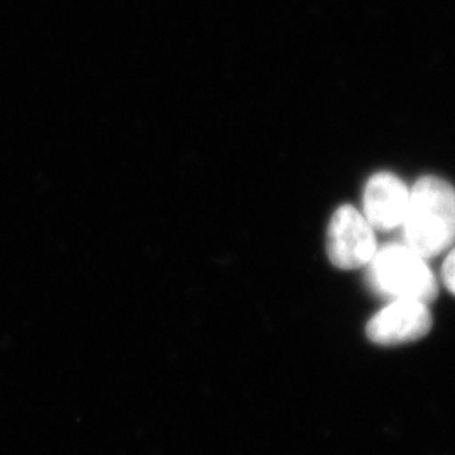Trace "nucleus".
<instances>
[{
	"instance_id": "obj_1",
	"label": "nucleus",
	"mask_w": 455,
	"mask_h": 455,
	"mask_svg": "<svg viewBox=\"0 0 455 455\" xmlns=\"http://www.w3.org/2000/svg\"><path fill=\"white\" fill-rule=\"evenodd\" d=\"M405 244L421 258H436L455 241V188L425 176L412 187L403 222Z\"/></svg>"
},
{
	"instance_id": "obj_2",
	"label": "nucleus",
	"mask_w": 455,
	"mask_h": 455,
	"mask_svg": "<svg viewBox=\"0 0 455 455\" xmlns=\"http://www.w3.org/2000/svg\"><path fill=\"white\" fill-rule=\"evenodd\" d=\"M367 280L372 291L390 300L411 299L429 305L438 296V281L426 259L407 244L377 250L368 263Z\"/></svg>"
},
{
	"instance_id": "obj_3",
	"label": "nucleus",
	"mask_w": 455,
	"mask_h": 455,
	"mask_svg": "<svg viewBox=\"0 0 455 455\" xmlns=\"http://www.w3.org/2000/svg\"><path fill=\"white\" fill-rule=\"evenodd\" d=\"M376 251L374 229L363 215L349 204L339 207L327 231L330 262L340 269H356L368 265Z\"/></svg>"
},
{
	"instance_id": "obj_4",
	"label": "nucleus",
	"mask_w": 455,
	"mask_h": 455,
	"mask_svg": "<svg viewBox=\"0 0 455 455\" xmlns=\"http://www.w3.org/2000/svg\"><path fill=\"white\" fill-rule=\"evenodd\" d=\"M432 323L427 303L396 299L368 321L367 336L377 345H403L425 338Z\"/></svg>"
},
{
	"instance_id": "obj_5",
	"label": "nucleus",
	"mask_w": 455,
	"mask_h": 455,
	"mask_svg": "<svg viewBox=\"0 0 455 455\" xmlns=\"http://www.w3.org/2000/svg\"><path fill=\"white\" fill-rule=\"evenodd\" d=\"M410 191L403 180L389 172L371 176L363 191V218L372 229L390 231L401 227L407 213Z\"/></svg>"
},
{
	"instance_id": "obj_6",
	"label": "nucleus",
	"mask_w": 455,
	"mask_h": 455,
	"mask_svg": "<svg viewBox=\"0 0 455 455\" xmlns=\"http://www.w3.org/2000/svg\"><path fill=\"white\" fill-rule=\"evenodd\" d=\"M443 281L445 287L455 296V247L443 262Z\"/></svg>"
}]
</instances>
